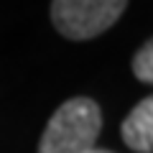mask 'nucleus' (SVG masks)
<instances>
[{
  "label": "nucleus",
  "instance_id": "obj_1",
  "mask_svg": "<svg viewBox=\"0 0 153 153\" xmlns=\"http://www.w3.org/2000/svg\"><path fill=\"white\" fill-rule=\"evenodd\" d=\"M102 128V112L89 97H74L64 102L46 125L38 153H87Z\"/></svg>",
  "mask_w": 153,
  "mask_h": 153
},
{
  "label": "nucleus",
  "instance_id": "obj_2",
  "mask_svg": "<svg viewBox=\"0 0 153 153\" xmlns=\"http://www.w3.org/2000/svg\"><path fill=\"white\" fill-rule=\"evenodd\" d=\"M128 0H51V23L71 41L105 33L123 16Z\"/></svg>",
  "mask_w": 153,
  "mask_h": 153
},
{
  "label": "nucleus",
  "instance_id": "obj_3",
  "mask_svg": "<svg viewBox=\"0 0 153 153\" xmlns=\"http://www.w3.org/2000/svg\"><path fill=\"white\" fill-rule=\"evenodd\" d=\"M123 140L135 153H153V94L130 110L123 123Z\"/></svg>",
  "mask_w": 153,
  "mask_h": 153
},
{
  "label": "nucleus",
  "instance_id": "obj_4",
  "mask_svg": "<svg viewBox=\"0 0 153 153\" xmlns=\"http://www.w3.org/2000/svg\"><path fill=\"white\" fill-rule=\"evenodd\" d=\"M133 74L146 84H153V38L138 49V54L133 56Z\"/></svg>",
  "mask_w": 153,
  "mask_h": 153
},
{
  "label": "nucleus",
  "instance_id": "obj_5",
  "mask_svg": "<svg viewBox=\"0 0 153 153\" xmlns=\"http://www.w3.org/2000/svg\"><path fill=\"white\" fill-rule=\"evenodd\" d=\"M87 153H112V151H97V148H92V151H87Z\"/></svg>",
  "mask_w": 153,
  "mask_h": 153
}]
</instances>
